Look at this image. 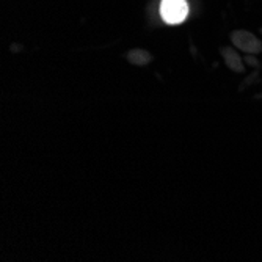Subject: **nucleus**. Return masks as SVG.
I'll return each mask as SVG.
<instances>
[{
	"instance_id": "nucleus-1",
	"label": "nucleus",
	"mask_w": 262,
	"mask_h": 262,
	"mask_svg": "<svg viewBox=\"0 0 262 262\" xmlns=\"http://www.w3.org/2000/svg\"><path fill=\"white\" fill-rule=\"evenodd\" d=\"M160 14L166 24H181L188 14V4L185 0H162Z\"/></svg>"
}]
</instances>
